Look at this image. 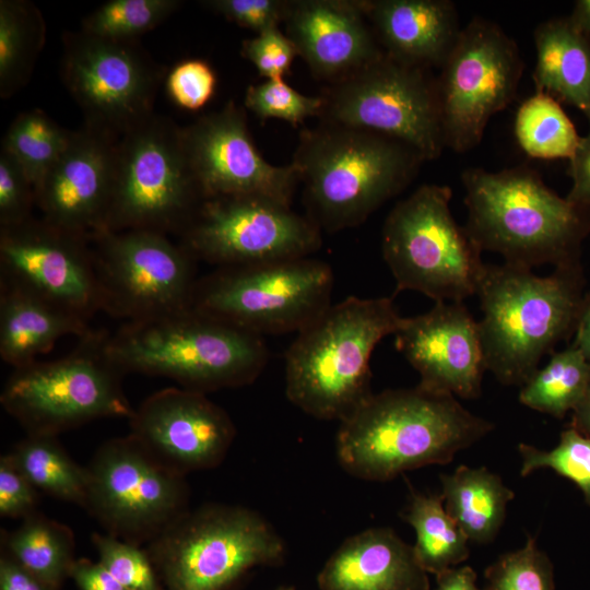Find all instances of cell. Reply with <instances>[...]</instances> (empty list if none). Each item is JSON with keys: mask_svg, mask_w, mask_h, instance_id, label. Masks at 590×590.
Instances as JSON below:
<instances>
[{"mask_svg": "<svg viewBox=\"0 0 590 590\" xmlns=\"http://www.w3.org/2000/svg\"><path fill=\"white\" fill-rule=\"evenodd\" d=\"M91 243L102 311L133 322L191 307L197 260L167 235L104 232Z\"/></svg>", "mask_w": 590, "mask_h": 590, "instance_id": "cell-14", "label": "cell"}, {"mask_svg": "<svg viewBox=\"0 0 590 590\" xmlns=\"http://www.w3.org/2000/svg\"><path fill=\"white\" fill-rule=\"evenodd\" d=\"M36 192L24 169L5 150L0 152V228L20 225L33 217Z\"/></svg>", "mask_w": 590, "mask_h": 590, "instance_id": "cell-42", "label": "cell"}, {"mask_svg": "<svg viewBox=\"0 0 590 590\" xmlns=\"http://www.w3.org/2000/svg\"><path fill=\"white\" fill-rule=\"evenodd\" d=\"M575 329L574 345L590 362V293L582 298Z\"/></svg>", "mask_w": 590, "mask_h": 590, "instance_id": "cell-50", "label": "cell"}, {"mask_svg": "<svg viewBox=\"0 0 590 590\" xmlns=\"http://www.w3.org/2000/svg\"><path fill=\"white\" fill-rule=\"evenodd\" d=\"M118 140L85 122L71 132L63 153L35 190L42 219L90 240L106 232Z\"/></svg>", "mask_w": 590, "mask_h": 590, "instance_id": "cell-21", "label": "cell"}, {"mask_svg": "<svg viewBox=\"0 0 590 590\" xmlns=\"http://www.w3.org/2000/svg\"><path fill=\"white\" fill-rule=\"evenodd\" d=\"M590 380V362L573 344L553 353L547 364L521 386L519 401L535 411L563 418L580 401Z\"/></svg>", "mask_w": 590, "mask_h": 590, "instance_id": "cell-33", "label": "cell"}, {"mask_svg": "<svg viewBox=\"0 0 590 590\" xmlns=\"http://www.w3.org/2000/svg\"><path fill=\"white\" fill-rule=\"evenodd\" d=\"M0 281L87 321L102 311L91 240L44 219L0 228Z\"/></svg>", "mask_w": 590, "mask_h": 590, "instance_id": "cell-18", "label": "cell"}, {"mask_svg": "<svg viewBox=\"0 0 590 590\" xmlns=\"http://www.w3.org/2000/svg\"><path fill=\"white\" fill-rule=\"evenodd\" d=\"M515 134L527 155L543 160H570L581 139L559 103L543 92L520 105Z\"/></svg>", "mask_w": 590, "mask_h": 590, "instance_id": "cell-34", "label": "cell"}, {"mask_svg": "<svg viewBox=\"0 0 590 590\" xmlns=\"http://www.w3.org/2000/svg\"><path fill=\"white\" fill-rule=\"evenodd\" d=\"M92 331L86 319L0 281V357L13 368L37 361L64 335Z\"/></svg>", "mask_w": 590, "mask_h": 590, "instance_id": "cell-26", "label": "cell"}, {"mask_svg": "<svg viewBox=\"0 0 590 590\" xmlns=\"http://www.w3.org/2000/svg\"><path fill=\"white\" fill-rule=\"evenodd\" d=\"M440 482L445 508L468 540L491 543L505 521L514 492L484 467L459 465L453 473L441 474Z\"/></svg>", "mask_w": 590, "mask_h": 590, "instance_id": "cell-28", "label": "cell"}, {"mask_svg": "<svg viewBox=\"0 0 590 590\" xmlns=\"http://www.w3.org/2000/svg\"><path fill=\"white\" fill-rule=\"evenodd\" d=\"M451 197L448 186L424 184L388 213L381 250L394 293L415 291L435 303L476 294L485 266L482 250L452 216Z\"/></svg>", "mask_w": 590, "mask_h": 590, "instance_id": "cell-8", "label": "cell"}, {"mask_svg": "<svg viewBox=\"0 0 590 590\" xmlns=\"http://www.w3.org/2000/svg\"><path fill=\"white\" fill-rule=\"evenodd\" d=\"M330 266L310 257L220 267L198 279L191 307L263 337L298 332L331 305Z\"/></svg>", "mask_w": 590, "mask_h": 590, "instance_id": "cell-11", "label": "cell"}, {"mask_svg": "<svg viewBox=\"0 0 590 590\" xmlns=\"http://www.w3.org/2000/svg\"><path fill=\"white\" fill-rule=\"evenodd\" d=\"M71 132L39 109L20 114L10 125L1 149L24 169L35 190L67 148Z\"/></svg>", "mask_w": 590, "mask_h": 590, "instance_id": "cell-35", "label": "cell"}, {"mask_svg": "<svg viewBox=\"0 0 590 590\" xmlns=\"http://www.w3.org/2000/svg\"><path fill=\"white\" fill-rule=\"evenodd\" d=\"M45 33V21L33 3L0 1V94L3 98L28 81Z\"/></svg>", "mask_w": 590, "mask_h": 590, "instance_id": "cell-32", "label": "cell"}, {"mask_svg": "<svg viewBox=\"0 0 590 590\" xmlns=\"http://www.w3.org/2000/svg\"><path fill=\"white\" fill-rule=\"evenodd\" d=\"M321 122L370 131L400 141L425 162L445 149L436 78L385 51L321 93Z\"/></svg>", "mask_w": 590, "mask_h": 590, "instance_id": "cell-12", "label": "cell"}, {"mask_svg": "<svg viewBox=\"0 0 590 590\" xmlns=\"http://www.w3.org/2000/svg\"><path fill=\"white\" fill-rule=\"evenodd\" d=\"M521 476L538 469L548 468L577 485L585 502L590 506V437L573 426L560 433L559 442L552 450H540L519 444Z\"/></svg>", "mask_w": 590, "mask_h": 590, "instance_id": "cell-37", "label": "cell"}, {"mask_svg": "<svg viewBox=\"0 0 590 590\" xmlns=\"http://www.w3.org/2000/svg\"><path fill=\"white\" fill-rule=\"evenodd\" d=\"M38 491L16 468L8 453L0 458V516L25 519L37 512Z\"/></svg>", "mask_w": 590, "mask_h": 590, "instance_id": "cell-45", "label": "cell"}, {"mask_svg": "<svg viewBox=\"0 0 590 590\" xmlns=\"http://www.w3.org/2000/svg\"><path fill=\"white\" fill-rule=\"evenodd\" d=\"M424 162L394 139L320 121L300 131L291 164L304 185L306 215L335 233L361 225L401 193Z\"/></svg>", "mask_w": 590, "mask_h": 590, "instance_id": "cell-2", "label": "cell"}, {"mask_svg": "<svg viewBox=\"0 0 590 590\" xmlns=\"http://www.w3.org/2000/svg\"><path fill=\"white\" fill-rule=\"evenodd\" d=\"M0 590H54L11 557L0 556Z\"/></svg>", "mask_w": 590, "mask_h": 590, "instance_id": "cell-48", "label": "cell"}, {"mask_svg": "<svg viewBox=\"0 0 590 590\" xmlns=\"http://www.w3.org/2000/svg\"><path fill=\"white\" fill-rule=\"evenodd\" d=\"M216 73L202 59L178 62L167 74L165 86L169 98L180 108L196 111L214 96Z\"/></svg>", "mask_w": 590, "mask_h": 590, "instance_id": "cell-41", "label": "cell"}, {"mask_svg": "<svg viewBox=\"0 0 590 590\" xmlns=\"http://www.w3.org/2000/svg\"><path fill=\"white\" fill-rule=\"evenodd\" d=\"M107 334L93 330L63 357L13 368L0 403L26 435L58 436L95 420L132 416L123 374L105 350Z\"/></svg>", "mask_w": 590, "mask_h": 590, "instance_id": "cell-9", "label": "cell"}, {"mask_svg": "<svg viewBox=\"0 0 590 590\" xmlns=\"http://www.w3.org/2000/svg\"><path fill=\"white\" fill-rule=\"evenodd\" d=\"M146 551L166 590H226L259 566H278L285 544L258 512L206 504L189 509Z\"/></svg>", "mask_w": 590, "mask_h": 590, "instance_id": "cell-7", "label": "cell"}, {"mask_svg": "<svg viewBox=\"0 0 590 590\" xmlns=\"http://www.w3.org/2000/svg\"><path fill=\"white\" fill-rule=\"evenodd\" d=\"M8 455L37 491L84 508L86 468L69 456L57 436L26 435Z\"/></svg>", "mask_w": 590, "mask_h": 590, "instance_id": "cell-30", "label": "cell"}, {"mask_svg": "<svg viewBox=\"0 0 590 590\" xmlns=\"http://www.w3.org/2000/svg\"><path fill=\"white\" fill-rule=\"evenodd\" d=\"M202 201L181 127L153 114L119 138L106 232L179 236Z\"/></svg>", "mask_w": 590, "mask_h": 590, "instance_id": "cell-10", "label": "cell"}, {"mask_svg": "<svg viewBox=\"0 0 590 590\" xmlns=\"http://www.w3.org/2000/svg\"><path fill=\"white\" fill-rule=\"evenodd\" d=\"M98 562L128 590H166L146 548L109 534L93 533Z\"/></svg>", "mask_w": 590, "mask_h": 590, "instance_id": "cell-40", "label": "cell"}, {"mask_svg": "<svg viewBox=\"0 0 590 590\" xmlns=\"http://www.w3.org/2000/svg\"><path fill=\"white\" fill-rule=\"evenodd\" d=\"M485 367L506 386H523L542 357L576 328L582 302L576 266L546 276L508 263H485L476 294Z\"/></svg>", "mask_w": 590, "mask_h": 590, "instance_id": "cell-6", "label": "cell"}, {"mask_svg": "<svg viewBox=\"0 0 590 590\" xmlns=\"http://www.w3.org/2000/svg\"><path fill=\"white\" fill-rule=\"evenodd\" d=\"M533 37L536 92L577 107L590 120V38L569 17L540 23Z\"/></svg>", "mask_w": 590, "mask_h": 590, "instance_id": "cell-27", "label": "cell"}, {"mask_svg": "<svg viewBox=\"0 0 590 590\" xmlns=\"http://www.w3.org/2000/svg\"><path fill=\"white\" fill-rule=\"evenodd\" d=\"M571 426L590 437V380L583 396L573 410Z\"/></svg>", "mask_w": 590, "mask_h": 590, "instance_id": "cell-51", "label": "cell"}, {"mask_svg": "<svg viewBox=\"0 0 590 590\" xmlns=\"http://www.w3.org/2000/svg\"><path fill=\"white\" fill-rule=\"evenodd\" d=\"M403 317L391 297L351 296L297 332L285 356V393L318 420L342 422L374 392L370 357Z\"/></svg>", "mask_w": 590, "mask_h": 590, "instance_id": "cell-5", "label": "cell"}, {"mask_svg": "<svg viewBox=\"0 0 590 590\" xmlns=\"http://www.w3.org/2000/svg\"><path fill=\"white\" fill-rule=\"evenodd\" d=\"M381 49L416 67L441 68L461 33L448 0H359Z\"/></svg>", "mask_w": 590, "mask_h": 590, "instance_id": "cell-24", "label": "cell"}, {"mask_svg": "<svg viewBox=\"0 0 590 590\" xmlns=\"http://www.w3.org/2000/svg\"><path fill=\"white\" fill-rule=\"evenodd\" d=\"M181 2L178 0H110L82 22V31L106 38L133 39L166 20Z\"/></svg>", "mask_w": 590, "mask_h": 590, "instance_id": "cell-36", "label": "cell"}, {"mask_svg": "<svg viewBox=\"0 0 590 590\" xmlns=\"http://www.w3.org/2000/svg\"><path fill=\"white\" fill-rule=\"evenodd\" d=\"M523 68L497 24L475 17L461 30L436 78L445 148L465 153L481 142L489 119L514 99Z\"/></svg>", "mask_w": 590, "mask_h": 590, "instance_id": "cell-15", "label": "cell"}, {"mask_svg": "<svg viewBox=\"0 0 590 590\" xmlns=\"http://www.w3.org/2000/svg\"><path fill=\"white\" fill-rule=\"evenodd\" d=\"M494 424L455 396L420 387L373 393L340 422L337 457L351 475L385 482L430 464H447Z\"/></svg>", "mask_w": 590, "mask_h": 590, "instance_id": "cell-1", "label": "cell"}, {"mask_svg": "<svg viewBox=\"0 0 590 590\" xmlns=\"http://www.w3.org/2000/svg\"><path fill=\"white\" fill-rule=\"evenodd\" d=\"M468 234L484 251L504 262L531 269L576 266L580 243L590 229V205H580L550 189L532 168L499 172L480 167L461 175Z\"/></svg>", "mask_w": 590, "mask_h": 590, "instance_id": "cell-3", "label": "cell"}, {"mask_svg": "<svg viewBox=\"0 0 590 590\" xmlns=\"http://www.w3.org/2000/svg\"><path fill=\"white\" fill-rule=\"evenodd\" d=\"M322 231L291 205L260 196L204 199L179 235L196 260L220 267L310 257Z\"/></svg>", "mask_w": 590, "mask_h": 590, "instance_id": "cell-16", "label": "cell"}, {"mask_svg": "<svg viewBox=\"0 0 590 590\" xmlns=\"http://www.w3.org/2000/svg\"><path fill=\"white\" fill-rule=\"evenodd\" d=\"M79 590H128L99 562L76 558L70 574Z\"/></svg>", "mask_w": 590, "mask_h": 590, "instance_id": "cell-47", "label": "cell"}, {"mask_svg": "<svg viewBox=\"0 0 590 590\" xmlns=\"http://www.w3.org/2000/svg\"><path fill=\"white\" fill-rule=\"evenodd\" d=\"M4 553L54 590H59L76 560L73 531L39 511L11 530H1Z\"/></svg>", "mask_w": 590, "mask_h": 590, "instance_id": "cell-29", "label": "cell"}, {"mask_svg": "<svg viewBox=\"0 0 590 590\" xmlns=\"http://www.w3.org/2000/svg\"><path fill=\"white\" fill-rule=\"evenodd\" d=\"M393 335L420 387L463 399L481 396L486 367L479 321L462 302H436L424 314L403 317Z\"/></svg>", "mask_w": 590, "mask_h": 590, "instance_id": "cell-22", "label": "cell"}, {"mask_svg": "<svg viewBox=\"0 0 590 590\" xmlns=\"http://www.w3.org/2000/svg\"><path fill=\"white\" fill-rule=\"evenodd\" d=\"M63 83L85 123L121 137L153 115L161 71L133 39L66 35Z\"/></svg>", "mask_w": 590, "mask_h": 590, "instance_id": "cell-17", "label": "cell"}, {"mask_svg": "<svg viewBox=\"0 0 590 590\" xmlns=\"http://www.w3.org/2000/svg\"><path fill=\"white\" fill-rule=\"evenodd\" d=\"M278 590H295L293 587H280Z\"/></svg>", "mask_w": 590, "mask_h": 590, "instance_id": "cell-53", "label": "cell"}, {"mask_svg": "<svg viewBox=\"0 0 590 590\" xmlns=\"http://www.w3.org/2000/svg\"><path fill=\"white\" fill-rule=\"evenodd\" d=\"M570 22L590 38V0H579L575 3Z\"/></svg>", "mask_w": 590, "mask_h": 590, "instance_id": "cell-52", "label": "cell"}, {"mask_svg": "<svg viewBox=\"0 0 590 590\" xmlns=\"http://www.w3.org/2000/svg\"><path fill=\"white\" fill-rule=\"evenodd\" d=\"M241 56L251 62L266 80L284 79L298 52L280 27L267 30L241 43Z\"/></svg>", "mask_w": 590, "mask_h": 590, "instance_id": "cell-43", "label": "cell"}, {"mask_svg": "<svg viewBox=\"0 0 590 590\" xmlns=\"http://www.w3.org/2000/svg\"><path fill=\"white\" fill-rule=\"evenodd\" d=\"M317 582L320 590H429L413 545L390 528H370L346 539Z\"/></svg>", "mask_w": 590, "mask_h": 590, "instance_id": "cell-25", "label": "cell"}, {"mask_svg": "<svg viewBox=\"0 0 590 590\" xmlns=\"http://www.w3.org/2000/svg\"><path fill=\"white\" fill-rule=\"evenodd\" d=\"M186 154L204 199L260 196L291 205L299 184L296 169L270 164L257 150L246 108L229 101L181 128Z\"/></svg>", "mask_w": 590, "mask_h": 590, "instance_id": "cell-19", "label": "cell"}, {"mask_svg": "<svg viewBox=\"0 0 590 590\" xmlns=\"http://www.w3.org/2000/svg\"><path fill=\"white\" fill-rule=\"evenodd\" d=\"M476 578L471 566H455L436 575L435 590H482L477 587Z\"/></svg>", "mask_w": 590, "mask_h": 590, "instance_id": "cell-49", "label": "cell"}, {"mask_svg": "<svg viewBox=\"0 0 590 590\" xmlns=\"http://www.w3.org/2000/svg\"><path fill=\"white\" fill-rule=\"evenodd\" d=\"M484 578L482 590H555L553 564L531 535L524 546L487 566Z\"/></svg>", "mask_w": 590, "mask_h": 590, "instance_id": "cell-38", "label": "cell"}, {"mask_svg": "<svg viewBox=\"0 0 590 590\" xmlns=\"http://www.w3.org/2000/svg\"><path fill=\"white\" fill-rule=\"evenodd\" d=\"M105 350L123 375L165 377L203 393L253 382L269 359L261 335L193 307L123 322Z\"/></svg>", "mask_w": 590, "mask_h": 590, "instance_id": "cell-4", "label": "cell"}, {"mask_svg": "<svg viewBox=\"0 0 590 590\" xmlns=\"http://www.w3.org/2000/svg\"><path fill=\"white\" fill-rule=\"evenodd\" d=\"M130 435L167 468L186 475L225 459L236 435L227 412L205 393L168 387L134 409Z\"/></svg>", "mask_w": 590, "mask_h": 590, "instance_id": "cell-20", "label": "cell"}, {"mask_svg": "<svg viewBox=\"0 0 590 590\" xmlns=\"http://www.w3.org/2000/svg\"><path fill=\"white\" fill-rule=\"evenodd\" d=\"M283 23L298 57L329 84L384 52L359 0H287Z\"/></svg>", "mask_w": 590, "mask_h": 590, "instance_id": "cell-23", "label": "cell"}, {"mask_svg": "<svg viewBox=\"0 0 590 590\" xmlns=\"http://www.w3.org/2000/svg\"><path fill=\"white\" fill-rule=\"evenodd\" d=\"M324 106L322 95H304L284 79L266 80L247 87L244 107L259 119H280L293 127L303 123L307 118L320 117Z\"/></svg>", "mask_w": 590, "mask_h": 590, "instance_id": "cell-39", "label": "cell"}, {"mask_svg": "<svg viewBox=\"0 0 590 590\" xmlns=\"http://www.w3.org/2000/svg\"><path fill=\"white\" fill-rule=\"evenodd\" d=\"M85 468L84 509L106 534L149 543L189 510L186 475L164 465L130 434L103 442Z\"/></svg>", "mask_w": 590, "mask_h": 590, "instance_id": "cell-13", "label": "cell"}, {"mask_svg": "<svg viewBox=\"0 0 590 590\" xmlns=\"http://www.w3.org/2000/svg\"><path fill=\"white\" fill-rule=\"evenodd\" d=\"M401 517L415 531L414 553L427 574L436 576L469 557V540L447 512L441 494L412 491Z\"/></svg>", "mask_w": 590, "mask_h": 590, "instance_id": "cell-31", "label": "cell"}, {"mask_svg": "<svg viewBox=\"0 0 590 590\" xmlns=\"http://www.w3.org/2000/svg\"><path fill=\"white\" fill-rule=\"evenodd\" d=\"M569 161V175L573 185L566 198L576 204L590 205V130L586 137L580 139Z\"/></svg>", "mask_w": 590, "mask_h": 590, "instance_id": "cell-46", "label": "cell"}, {"mask_svg": "<svg viewBox=\"0 0 590 590\" xmlns=\"http://www.w3.org/2000/svg\"><path fill=\"white\" fill-rule=\"evenodd\" d=\"M202 5L257 34L283 23L287 0H206Z\"/></svg>", "mask_w": 590, "mask_h": 590, "instance_id": "cell-44", "label": "cell"}]
</instances>
